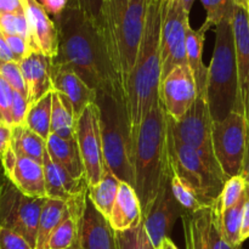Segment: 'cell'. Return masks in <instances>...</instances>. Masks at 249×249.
I'll return each instance as SVG.
<instances>
[{
  "instance_id": "6da1fadb",
  "label": "cell",
  "mask_w": 249,
  "mask_h": 249,
  "mask_svg": "<svg viewBox=\"0 0 249 249\" xmlns=\"http://www.w3.org/2000/svg\"><path fill=\"white\" fill-rule=\"evenodd\" d=\"M57 28V53L53 67L67 70L82 78L94 89L121 88L113 67L109 62L101 32L94 21L77 7L67 9L55 17ZM125 92V91H124Z\"/></svg>"
},
{
  "instance_id": "7a4b0ae2",
  "label": "cell",
  "mask_w": 249,
  "mask_h": 249,
  "mask_svg": "<svg viewBox=\"0 0 249 249\" xmlns=\"http://www.w3.org/2000/svg\"><path fill=\"white\" fill-rule=\"evenodd\" d=\"M165 11L164 0H146L142 38L125 84L126 108L134 139L143 119L160 102L162 78L160 36Z\"/></svg>"
},
{
  "instance_id": "3957f363",
  "label": "cell",
  "mask_w": 249,
  "mask_h": 249,
  "mask_svg": "<svg viewBox=\"0 0 249 249\" xmlns=\"http://www.w3.org/2000/svg\"><path fill=\"white\" fill-rule=\"evenodd\" d=\"M146 0H105L97 22L109 62L125 91L140 48Z\"/></svg>"
},
{
  "instance_id": "277c9868",
  "label": "cell",
  "mask_w": 249,
  "mask_h": 249,
  "mask_svg": "<svg viewBox=\"0 0 249 249\" xmlns=\"http://www.w3.org/2000/svg\"><path fill=\"white\" fill-rule=\"evenodd\" d=\"M170 165L167 148V114L162 102L150 111L135 136L134 190L146 216L157 197Z\"/></svg>"
},
{
  "instance_id": "5b68a950",
  "label": "cell",
  "mask_w": 249,
  "mask_h": 249,
  "mask_svg": "<svg viewBox=\"0 0 249 249\" xmlns=\"http://www.w3.org/2000/svg\"><path fill=\"white\" fill-rule=\"evenodd\" d=\"M100 133L106 167L122 182L134 187V148L135 139L131 131L126 108L125 92L121 88L96 90Z\"/></svg>"
},
{
  "instance_id": "8992f818",
  "label": "cell",
  "mask_w": 249,
  "mask_h": 249,
  "mask_svg": "<svg viewBox=\"0 0 249 249\" xmlns=\"http://www.w3.org/2000/svg\"><path fill=\"white\" fill-rule=\"evenodd\" d=\"M231 19L232 16L225 17L215 27V45L208 67L207 101L214 123L224 121L233 111L242 113L238 97L237 62Z\"/></svg>"
},
{
  "instance_id": "52a82bcc",
  "label": "cell",
  "mask_w": 249,
  "mask_h": 249,
  "mask_svg": "<svg viewBox=\"0 0 249 249\" xmlns=\"http://www.w3.org/2000/svg\"><path fill=\"white\" fill-rule=\"evenodd\" d=\"M167 148L170 168L186 180L201 196L208 208L220 197L229 178L214 170L195 148L178 141L167 128Z\"/></svg>"
},
{
  "instance_id": "ba28073f",
  "label": "cell",
  "mask_w": 249,
  "mask_h": 249,
  "mask_svg": "<svg viewBox=\"0 0 249 249\" xmlns=\"http://www.w3.org/2000/svg\"><path fill=\"white\" fill-rule=\"evenodd\" d=\"M213 125L214 122L206 97H197L180 121H174L167 114L168 131L178 141L195 148L214 170L224 174L214 156Z\"/></svg>"
},
{
  "instance_id": "9c48e42d",
  "label": "cell",
  "mask_w": 249,
  "mask_h": 249,
  "mask_svg": "<svg viewBox=\"0 0 249 249\" xmlns=\"http://www.w3.org/2000/svg\"><path fill=\"white\" fill-rule=\"evenodd\" d=\"M45 199L46 197L26 196L7 179L0 196V228L15 231L36 249L39 218Z\"/></svg>"
},
{
  "instance_id": "30bf717a",
  "label": "cell",
  "mask_w": 249,
  "mask_h": 249,
  "mask_svg": "<svg viewBox=\"0 0 249 249\" xmlns=\"http://www.w3.org/2000/svg\"><path fill=\"white\" fill-rule=\"evenodd\" d=\"M249 141V124L241 112L233 111L213 125V151L224 174L230 179L242 172Z\"/></svg>"
},
{
  "instance_id": "8fae6325",
  "label": "cell",
  "mask_w": 249,
  "mask_h": 249,
  "mask_svg": "<svg viewBox=\"0 0 249 249\" xmlns=\"http://www.w3.org/2000/svg\"><path fill=\"white\" fill-rule=\"evenodd\" d=\"M75 139L84 164L88 186H95L101 181L106 170L96 104L89 105L75 121Z\"/></svg>"
},
{
  "instance_id": "7c38bea8",
  "label": "cell",
  "mask_w": 249,
  "mask_h": 249,
  "mask_svg": "<svg viewBox=\"0 0 249 249\" xmlns=\"http://www.w3.org/2000/svg\"><path fill=\"white\" fill-rule=\"evenodd\" d=\"M189 17L190 15L177 0H173L165 11L160 36V80L178 66L187 65L186 36L187 29L190 28Z\"/></svg>"
},
{
  "instance_id": "4fadbf2b",
  "label": "cell",
  "mask_w": 249,
  "mask_h": 249,
  "mask_svg": "<svg viewBox=\"0 0 249 249\" xmlns=\"http://www.w3.org/2000/svg\"><path fill=\"white\" fill-rule=\"evenodd\" d=\"M198 97L194 73L189 65L175 67L160 80V100L165 113L180 121Z\"/></svg>"
},
{
  "instance_id": "5bb4252c",
  "label": "cell",
  "mask_w": 249,
  "mask_h": 249,
  "mask_svg": "<svg viewBox=\"0 0 249 249\" xmlns=\"http://www.w3.org/2000/svg\"><path fill=\"white\" fill-rule=\"evenodd\" d=\"M170 175H172V170L169 169L164 179L162 180L160 191L150 212L147 215L142 218L148 237L157 249L160 247L165 238H169L173 226L175 225L178 219L182 218L185 214V211L178 203L172 191Z\"/></svg>"
},
{
  "instance_id": "9a60e30c",
  "label": "cell",
  "mask_w": 249,
  "mask_h": 249,
  "mask_svg": "<svg viewBox=\"0 0 249 249\" xmlns=\"http://www.w3.org/2000/svg\"><path fill=\"white\" fill-rule=\"evenodd\" d=\"M77 242L79 249H117L116 231L95 208L89 196L85 199L78 221Z\"/></svg>"
},
{
  "instance_id": "2e32d148",
  "label": "cell",
  "mask_w": 249,
  "mask_h": 249,
  "mask_svg": "<svg viewBox=\"0 0 249 249\" xmlns=\"http://www.w3.org/2000/svg\"><path fill=\"white\" fill-rule=\"evenodd\" d=\"M231 22L235 38L240 106L249 124V15L247 10L235 5Z\"/></svg>"
},
{
  "instance_id": "e0dca14e",
  "label": "cell",
  "mask_w": 249,
  "mask_h": 249,
  "mask_svg": "<svg viewBox=\"0 0 249 249\" xmlns=\"http://www.w3.org/2000/svg\"><path fill=\"white\" fill-rule=\"evenodd\" d=\"M24 14L29 28V46L53 58L57 53L58 36L55 21L50 18L38 0H23Z\"/></svg>"
},
{
  "instance_id": "ac0fdd59",
  "label": "cell",
  "mask_w": 249,
  "mask_h": 249,
  "mask_svg": "<svg viewBox=\"0 0 249 249\" xmlns=\"http://www.w3.org/2000/svg\"><path fill=\"white\" fill-rule=\"evenodd\" d=\"M18 63L26 83L29 106L53 91V58L38 51H32Z\"/></svg>"
},
{
  "instance_id": "d6986e66",
  "label": "cell",
  "mask_w": 249,
  "mask_h": 249,
  "mask_svg": "<svg viewBox=\"0 0 249 249\" xmlns=\"http://www.w3.org/2000/svg\"><path fill=\"white\" fill-rule=\"evenodd\" d=\"M43 168L48 198L70 202L88 192L87 179H74L67 170L51 160L48 150L44 155Z\"/></svg>"
},
{
  "instance_id": "ffe728a7",
  "label": "cell",
  "mask_w": 249,
  "mask_h": 249,
  "mask_svg": "<svg viewBox=\"0 0 249 249\" xmlns=\"http://www.w3.org/2000/svg\"><path fill=\"white\" fill-rule=\"evenodd\" d=\"M53 87L55 91L68 97L73 106L75 121L89 105L96 101V91L71 71L53 67Z\"/></svg>"
},
{
  "instance_id": "44dd1931",
  "label": "cell",
  "mask_w": 249,
  "mask_h": 249,
  "mask_svg": "<svg viewBox=\"0 0 249 249\" xmlns=\"http://www.w3.org/2000/svg\"><path fill=\"white\" fill-rule=\"evenodd\" d=\"M7 179L26 196L45 198V178L43 163L17 156L14 167L5 173Z\"/></svg>"
},
{
  "instance_id": "7402d4cb",
  "label": "cell",
  "mask_w": 249,
  "mask_h": 249,
  "mask_svg": "<svg viewBox=\"0 0 249 249\" xmlns=\"http://www.w3.org/2000/svg\"><path fill=\"white\" fill-rule=\"evenodd\" d=\"M108 221L114 231L129 230L142 223L140 201L131 185L121 182Z\"/></svg>"
},
{
  "instance_id": "603a6c76",
  "label": "cell",
  "mask_w": 249,
  "mask_h": 249,
  "mask_svg": "<svg viewBox=\"0 0 249 249\" xmlns=\"http://www.w3.org/2000/svg\"><path fill=\"white\" fill-rule=\"evenodd\" d=\"M46 150L51 160L67 170L74 179H85V169L78 147L77 139H61L56 135L49 136Z\"/></svg>"
},
{
  "instance_id": "cb8c5ba5",
  "label": "cell",
  "mask_w": 249,
  "mask_h": 249,
  "mask_svg": "<svg viewBox=\"0 0 249 249\" xmlns=\"http://www.w3.org/2000/svg\"><path fill=\"white\" fill-rule=\"evenodd\" d=\"M204 36L206 32L201 28L195 31L194 28L187 29L186 36V53H187V65L191 68L194 73L195 80L197 85V94L198 97H206L207 99V78H208V67H206L202 60L203 53Z\"/></svg>"
},
{
  "instance_id": "d4e9b609",
  "label": "cell",
  "mask_w": 249,
  "mask_h": 249,
  "mask_svg": "<svg viewBox=\"0 0 249 249\" xmlns=\"http://www.w3.org/2000/svg\"><path fill=\"white\" fill-rule=\"evenodd\" d=\"M186 249H209L208 233L212 223V208L182 215Z\"/></svg>"
},
{
  "instance_id": "484cf974",
  "label": "cell",
  "mask_w": 249,
  "mask_h": 249,
  "mask_svg": "<svg viewBox=\"0 0 249 249\" xmlns=\"http://www.w3.org/2000/svg\"><path fill=\"white\" fill-rule=\"evenodd\" d=\"M68 212H70V208H68L67 202L46 197L43 209H41L40 218H39L36 249H46L50 236L60 225L61 221L65 219Z\"/></svg>"
},
{
  "instance_id": "4316f807",
  "label": "cell",
  "mask_w": 249,
  "mask_h": 249,
  "mask_svg": "<svg viewBox=\"0 0 249 249\" xmlns=\"http://www.w3.org/2000/svg\"><path fill=\"white\" fill-rule=\"evenodd\" d=\"M121 182V180L114 177L106 167L101 181L95 186H88V196L90 201L107 220L113 209Z\"/></svg>"
},
{
  "instance_id": "83f0119b",
  "label": "cell",
  "mask_w": 249,
  "mask_h": 249,
  "mask_svg": "<svg viewBox=\"0 0 249 249\" xmlns=\"http://www.w3.org/2000/svg\"><path fill=\"white\" fill-rule=\"evenodd\" d=\"M11 147L17 156L31 158L39 163H43L46 152V140L32 131L28 126H12Z\"/></svg>"
},
{
  "instance_id": "f1b7e54d",
  "label": "cell",
  "mask_w": 249,
  "mask_h": 249,
  "mask_svg": "<svg viewBox=\"0 0 249 249\" xmlns=\"http://www.w3.org/2000/svg\"><path fill=\"white\" fill-rule=\"evenodd\" d=\"M51 109H53V91L31 105L24 125L48 141L50 136Z\"/></svg>"
},
{
  "instance_id": "f546056e",
  "label": "cell",
  "mask_w": 249,
  "mask_h": 249,
  "mask_svg": "<svg viewBox=\"0 0 249 249\" xmlns=\"http://www.w3.org/2000/svg\"><path fill=\"white\" fill-rule=\"evenodd\" d=\"M246 202V194L240 199L237 204L231 208L226 209L225 212L220 213L216 204H214L216 213H218L219 228L226 242L231 246H242L241 242V229H242V218H243V207Z\"/></svg>"
},
{
  "instance_id": "4dcf8cb0",
  "label": "cell",
  "mask_w": 249,
  "mask_h": 249,
  "mask_svg": "<svg viewBox=\"0 0 249 249\" xmlns=\"http://www.w3.org/2000/svg\"><path fill=\"white\" fill-rule=\"evenodd\" d=\"M50 135L71 140L75 138V119L73 109L67 108L61 101L57 91H53V109H51Z\"/></svg>"
},
{
  "instance_id": "1f68e13d",
  "label": "cell",
  "mask_w": 249,
  "mask_h": 249,
  "mask_svg": "<svg viewBox=\"0 0 249 249\" xmlns=\"http://www.w3.org/2000/svg\"><path fill=\"white\" fill-rule=\"evenodd\" d=\"M170 170H172V168H170ZM170 186H172V191L174 194V197L177 198L178 203L185 211V214L196 213V212L202 211V209L208 208L204 204V202L202 201L198 192L186 180L182 179L181 177H179L173 170L172 175H170Z\"/></svg>"
},
{
  "instance_id": "d6a6232c",
  "label": "cell",
  "mask_w": 249,
  "mask_h": 249,
  "mask_svg": "<svg viewBox=\"0 0 249 249\" xmlns=\"http://www.w3.org/2000/svg\"><path fill=\"white\" fill-rule=\"evenodd\" d=\"M117 249H157L151 242L142 223L125 231H116Z\"/></svg>"
},
{
  "instance_id": "836d02e7",
  "label": "cell",
  "mask_w": 249,
  "mask_h": 249,
  "mask_svg": "<svg viewBox=\"0 0 249 249\" xmlns=\"http://www.w3.org/2000/svg\"><path fill=\"white\" fill-rule=\"evenodd\" d=\"M206 9V22L201 26L203 32H207L212 27H216L225 17L232 16L235 2L233 0H201Z\"/></svg>"
},
{
  "instance_id": "e575fe53",
  "label": "cell",
  "mask_w": 249,
  "mask_h": 249,
  "mask_svg": "<svg viewBox=\"0 0 249 249\" xmlns=\"http://www.w3.org/2000/svg\"><path fill=\"white\" fill-rule=\"evenodd\" d=\"M246 189H247V182L243 179L242 175L232 177L228 179V181L224 185V189L221 191L220 197L215 202L216 207L219 208L220 213L225 212L226 209L231 208L235 204L240 202V199L245 196Z\"/></svg>"
},
{
  "instance_id": "d590c367",
  "label": "cell",
  "mask_w": 249,
  "mask_h": 249,
  "mask_svg": "<svg viewBox=\"0 0 249 249\" xmlns=\"http://www.w3.org/2000/svg\"><path fill=\"white\" fill-rule=\"evenodd\" d=\"M0 32L5 36H23L29 43V28L24 10L0 15Z\"/></svg>"
},
{
  "instance_id": "8d00e7d4",
  "label": "cell",
  "mask_w": 249,
  "mask_h": 249,
  "mask_svg": "<svg viewBox=\"0 0 249 249\" xmlns=\"http://www.w3.org/2000/svg\"><path fill=\"white\" fill-rule=\"evenodd\" d=\"M0 75L6 80L7 84L14 89V91L19 92L27 97L26 83H24L18 62H16V61L0 62Z\"/></svg>"
},
{
  "instance_id": "74e56055",
  "label": "cell",
  "mask_w": 249,
  "mask_h": 249,
  "mask_svg": "<svg viewBox=\"0 0 249 249\" xmlns=\"http://www.w3.org/2000/svg\"><path fill=\"white\" fill-rule=\"evenodd\" d=\"M208 247L209 249H241L242 246H231L226 242L219 228L218 213L215 208L212 207V223L208 233Z\"/></svg>"
},
{
  "instance_id": "f35d334b",
  "label": "cell",
  "mask_w": 249,
  "mask_h": 249,
  "mask_svg": "<svg viewBox=\"0 0 249 249\" xmlns=\"http://www.w3.org/2000/svg\"><path fill=\"white\" fill-rule=\"evenodd\" d=\"M12 100H14V89L0 75V114H1L2 122L10 126H12Z\"/></svg>"
},
{
  "instance_id": "ab89813d",
  "label": "cell",
  "mask_w": 249,
  "mask_h": 249,
  "mask_svg": "<svg viewBox=\"0 0 249 249\" xmlns=\"http://www.w3.org/2000/svg\"><path fill=\"white\" fill-rule=\"evenodd\" d=\"M105 0H68V6L77 7L97 24Z\"/></svg>"
},
{
  "instance_id": "60d3db41",
  "label": "cell",
  "mask_w": 249,
  "mask_h": 249,
  "mask_svg": "<svg viewBox=\"0 0 249 249\" xmlns=\"http://www.w3.org/2000/svg\"><path fill=\"white\" fill-rule=\"evenodd\" d=\"M0 249H33L21 235L6 228H0Z\"/></svg>"
},
{
  "instance_id": "b9f144b4",
  "label": "cell",
  "mask_w": 249,
  "mask_h": 249,
  "mask_svg": "<svg viewBox=\"0 0 249 249\" xmlns=\"http://www.w3.org/2000/svg\"><path fill=\"white\" fill-rule=\"evenodd\" d=\"M29 104L26 96H23L19 92L14 91V100H12L11 106V118L12 126L23 125L26 122L27 113H28Z\"/></svg>"
},
{
  "instance_id": "7bdbcfd3",
  "label": "cell",
  "mask_w": 249,
  "mask_h": 249,
  "mask_svg": "<svg viewBox=\"0 0 249 249\" xmlns=\"http://www.w3.org/2000/svg\"><path fill=\"white\" fill-rule=\"evenodd\" d=\"M5 36V34H4ZM7 44H9L10 50L14 53V57L16 62L23 60L24 57L29 55L32 53V49L29 46L28 40L23 36H5Z\"/></svg>"
},
{
  "instance_id": "ee69618b",
  "label": "cell",
  "mask_w": 249,
  "mask_h": 249,
  "mask_svg": "<svg viewBox=\"0 0 249 249\" xmlns=\"http://www.w3.org/2000/svg\"><path fill=\"white\" fill-rule=\"evenodd\" d=\"M48 15L57 17L67 9L68 0H38Z\"/></svg>"
},
{
  "instance_id": "f6af8a7d",
  "label": "cell",
  "mask_w": 249,
  "mask_h": 249,
  "mask_svg": "<svg viewBox=\"0 0 249 249\" xmlns=\"http://www.w3.org/2000/svg\"><path fill=\"white\" fill-rule=\"evenodd\" d=\"M12 140V126L7 124H0V158L2 157L7 148L11 146Z\"/></svg>"
},
{
  "instance_id": "bcb514c9",
  "label": "cell",
  "mask_w": 249,
  "mask_h": 249,
  "mask_svg": "<svg viewBox=\"0 0 249 249\" xmlns=\"http://www.w3.org/2000/svg\"><path fill=\"white\" fill-rule=\"evenodd\" d=\"M249 238V186L246 189V202L243 207L242 229H241V242H245Z\"/></svg>"
},
{
  "instance_id": "7dc6e473",
  "label": "cell",
  "mask_w": 249,
  "mask_h": 249,
  "mask_svg": "<svg viewBox=\"0 0 249 249\" xmlns=\"http://www.w3.org/2000/svg\"><path fill=\"white\" fill-rule=\"evenodd\" d=\"M23 0H0V15L23 11Z\"/></svg>"
},
{
  "instance_id": "c3c4849f",
  "label": "cell",
  "mask_w": 249,
  "mask_h": 249,
  "mask_svg": "<svg viewBox=\"0 0 249 249\" xmlns=\"http://www.w3.org/2000/svg\"><path fill=\"white\" fill-rule=\"evenodd\" d=\"M11 61H15L14 53L10 50L5 36L0 32V62H11Z\"/></svg>"
},
{
  "instance_id": "681fc988",
  "label": "cell",
  "mask_w": 249,
  "mask_h": 249,
  "mask_svg": "<svg viewBox=\"0 0 249 249\" xmlns=\"http://www.w3.org/2000/svg\"><path fill=\"white\" fill-rule=\"evenodd\" d=\"M241 175H242L243 179L246 180V182H247V185L249 186V141H248V145H247V151H246L245 160H243L242 172H241Z\"/></svg>"
},
{
  "instance_id": "f907efd6",
  "label": "cell",
  "mask_w": 249,
  "mask_h": 249,
  "mask_svg": "<svg viewBox=\"0 0 249 249\" xmlns=\"http://www.w3.org/2000/svg\"><path fill=\"white\" fill-rule=\"evenodd\" d=\"M177 1L179 2V4L181 5L182 7H184L185 11H186L187 14L190 15L192 6H194V4H195V1H196V0H177Z\"/></svg>"
},
{
  "instance_id": "816d5d0a",
  "label": "cell",
  "mask_w": 249,
  "mask_h": 249,
  "mask_svg": "<svg viewBox=\"0 0 249 249\" xmlns=\"http://www.w3.org/2000/svg\"><path fill=\"white\" fill-rule=\"evenodd\" d=\"M6 180H7V177H6V174H5L4 168H2L1 160H0V196H1L2 189H4V185H5V182H6Z\"/></svg>"
},
{
  "instance_id": "f5cc1de1",
  "label": "cell",
  "mask_w": 249,
  "mask_h": 249,
  "mask_svg": "<svg viewBox=\"0 0 249 249\" xmlns=\"http://www.w3.org/2000/svg\"><path fill=\"white\" fill-rule=\"evenodd\" d=\"M233 2H235V5H237V6L245 7V9L247 10V0H233Z\"/></svg>"
},
{
  "instance_id": "db71d44e",
  "label": "cell",
  "mask_w": 249,
  "mask_h": 249,
  "mask_svg": "<svg viewBox=\"0 0 249 249\" xmlns=\"http://www.w3.org/2000/svg\"><path fill=\"white\" fill-rule=\"evenodd\" d=\"M247 11H248V15H249V0H247Z\"/></svg>"
},
{
  "instance_id": "11a10c76",
  "label": "cell",
  "mask_w": 249,
  "mask_h": 249,
  "mask_svg": "<svg viewBox=\"0 0 249 249\" xmlns=\"http://www.w3.org/2000/svg\"><path fill=\"white\" fill-rule=\"evenodd\" d=\"M71 249H79V248H78V245H77V246H75V247H73V248H71Z\"/></svg>"
},
{
  "instance_id": "9f6ffc18",
  "label": "cell",
  "mask_w": 249,
  "mask_h": 249,
  "mask_svg": "<svg viewBox=\"0 0 249 249\" xmlns=\"http://www.w3.org/2000/svg\"><path fill=\"white\" fill-rule=\"evenodd\" d=\"M1 123H4V122H2V121H1V119H0V124H1Z\"/></svg>"
},
{
  "instance_id": "6f0895ef",
  "label": "cell",
  "mask_w": 249,
  "mask_h": 249,
  "mask_svg": "<svg viewBox=\"0 0 249 249\" xmlns=\"http://www.w3.org/2000/svg\"><path fill=\"white\" fill-rule=\"evenodd\" d=\"M0 119H1V121H2V118H1V114H0Z\"/></svg>"
}]
</instances>
